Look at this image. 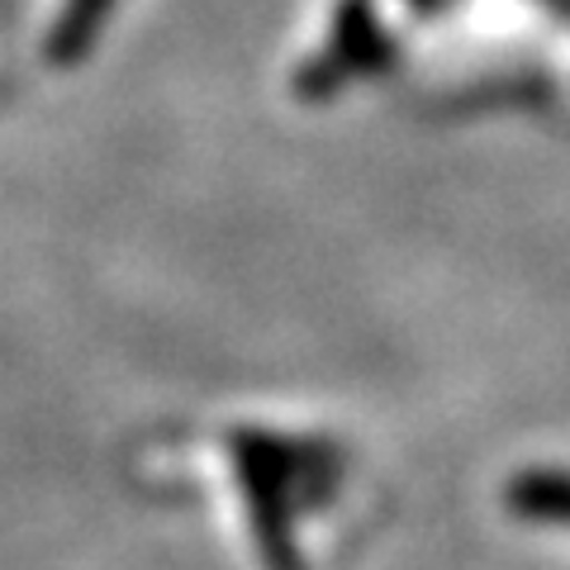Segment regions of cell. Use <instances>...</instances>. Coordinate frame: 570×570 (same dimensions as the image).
Returning a JSON list of instances; mask_svg holds the SVG:
<instances>
[{"label":"cell","mask_w":570,"mask_h":570,"mask_svg":"<svg viewBox=\"0 0 570 570\" xmlns=\"http://www.w3.org/2000/svg\"><path fill=\"white\" fill-rule=\"evenodd\" d=\"M124 0H29L20 39L33 67L48 77H71L96 58Z\"/></svg>","instance_id":"cell-1"},{"label":"cell","mask_w":570,"mask_h":570,"mask_svg":"<svg viewBox=\"0 0 570 570\" xmlns=\"http://www.w3.org/2000/svg\"><path fill=\"white\" fill-rule=\"evenodd\" d=\"M509 504L528 513V519H551V523H570V475L557 471H538V475H523L513 480V494Z\"/></svg>","instance_id":"cell-2"},{"label":"cell","mask_w":570,"mask_h":570,"mask_svg":"<svg viewBox=\"0 0 570 570\" xmlns=\"http://www.w3.org/2000/svg\"><path fill=\"white\" fill-rule=\"evenodd\" d=\"M10 67H14V24L0 14V91L10 81Z\"/></svg>","instance_id":"cell-3"}]
</instances>
